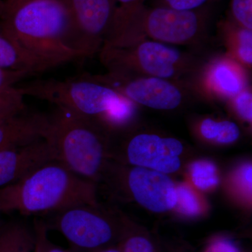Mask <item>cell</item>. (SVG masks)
Wrapping results in <instances>:
<instances>
[{"instance_id":"8","label":"cell","mask_w":252,"mask_h":252,"mask_svg":"<svg viewBox=\"0 0 252 252\" xmlns=\"http://www.w3.org/2000/svg\"><path fill=\"white\" fill-rule=\"evenodd\" d=\"M71 19L69 46L81 55L91 57L103 47L114 16L113 0H64Z\"/></svg>"},{"instance_id":"2","label":"cell","mask_w":252,"mask_h":252,"mask_svg":"<svg viewBox=\"0 0 252 252\" xmlns=\"http://www.w3.org/2000/svg\"><path fill=\"white\" fill-rule=\"evenodd\" d=\"M81 204H97L95 185L56 160L0 189V213L42 216Z\"/></svg>"},{"instance_id":"31","label":"cell","mask_w":252,"mask_h":252,"mask_svg":"<svg viewBox=\"0 0 252 252\" xmlns=\"http://www.w3.org/2000/svg\"><path fill=\"white\" fill-rule=\"evenodd\" d=\"M95 252H122L120 243L116 244L112 246L107 247Z\"/></svg>"},{"instance_id":"20","label":"cell","mask_w":252,"mask_h":252,"mask_svg":"<svg viewBox=\"0 0 252 252\" xmlns=\"http://www.w3.org/2000/svg\"><path fill=\"white\" fill-rule=\"evenodd\" d=\"M24 98L16 86L0 91V122L27 110Z\"/></svg>"},{"instance_id":"25","label":"cell","mask_w":252,"mask_h":252,"mask_svg":"<svg viewBox=\"0 0 252 252\" xmlns=\"http://www.w3.org/2000/svg\"><path fill=\"white\" fill-rule=\"evenodd\" d=\"M235 108L239 116L244 120L252 122V94L248 90L243 91L233 97Z\"/></svg>"},{"instance_id":"14","label":"cell","mask_w":252,"mask_h":252,"mask_svg":"<svg viewBox=\"0 0 252 252\" xmlns=\"http://www.w3.org/2000/svg\"><path fill=\"white\" fill-rule=\"evenodd\" d=\"M207 86L214 94L233 98L246 87V77L238 63L229 58L214 61L207 69Z\"/></svg>"},{"instance_id":"11","label":"cell","mask_w":252,"mask_h":252,"mask_svg":"<svg viewBox=\"0 0 252 252\" xmlns=\"http://www.w3.org/2000/svg\"><path fill=\"white\" fill-rule=\"evenodd\" d=\"M122 174L124 185L142 207L157 213L169 211L176 207V187L165 174L137 166Z\"/></svg>"},{"instance_id":"29","label":"cell","mask_w":252,"mask_h":252,"mask_svg":"<svg viewBox=\"0 0 252 252\" xmlns=\"http://www.w3.org/2000/svg\"><path fill=\"white\" fill-rule=\"evenodd\" d=\"M113 1L119 4V6L115 7V9L127 12H133L140 9V4L143 0H113Z\"/></svg>"},{"instance_id":"30","label":"cell","mask_w":252,"mask_h":252,"mask_svg":"<svg viewBox=\"0 0 252 252\" xmlns=\"http://www.w3.org/2000/svg\"><path fill=\"white\" fill-rule=\"evenodd\" d=\"M252 165H247L244 166L240 171V180L242 185L248 190H252Z\"/></svg>"},{"instance_id":"3","label":"cell","mask_w":252,"mask_h":252,"mask_svg":"<svg viewBox=\"0 0 252 252\" xmlns=\"http://www.w3.org/2000/svg\"><path fill=\"white\" fill-rule=\"evenodd\" d=\"M16 86L25 97L51 102L103 129L124 127L135 117V103L109 86L81 75L66 80L22 81Z\"/></svg>"},{"instance_id":"10","label":"cell","mask_w":252,"mask_h":252,"mask_svg":"<svg viewBox=\"0 0 252 252\" xmlns=\"http://www.w3.org/2000/svg\"><path fill=\"white\" fill-rule=\"evenodd\" d=\"M183 144L173 137L154 134H139L132 137L125 148L126 158L132 165L164 174L177 172L181 166L180 156Z\"/></svg>"},{"instance_id":"13","label":"cell","mask_w":252,"mask_h":252,"mask_svg":"<svg viewBox=\"0 0 252 252\" xmlns=\"http://www.w3.org/2000/svg\"><path fill=\"white\" fill-rule=\"evenodd\" d=\"M48 126V116L27 110L1 121L0 150L44 138Z\"/></svg>"},{"instance_id":"22","label":"cell","mask_w":252,"mask_h":252,"mask_svg":"<svg viewBox=\"0 0 252 252\" xmlns=\"http://www.w3.org/2000/svg\"><path fill=\"white\" fill-rule=\"evenodd\" d=\"M177 204L180 211L189 217H195L200 212V203L193 190L186 185L176 187Z\"/></svg>"},{"instance_id":"21","label":"cell","mask_w":252,"mask_h":252,"mask_svg":"<svg viewBox=\"0 0 252 252\" xmlns=\"http://www.w3.org/2000/svg\"><path fill=\"white\" fill-rule=\"evenodd\" d=\"M119 243L122 252H156L155 245L147 235L127 229Z\"/></svg>"},{"instance_id":"18","label":"cell","mask_w":252,"mask_h":252,"mask_svg":"<svg viewBox=\"0 0 252 252\" xmlns=\"http://www.w3.org/2000/svg\"><path fill=\"white\" fill-rule=\"evenodd\" d=\"M225 31L233 36V54L240 62L247 66L252 64V31L241 27L239 25L232 24L227 21L224 26Z\"/></svg>"},{"instance_id":"9","label":"cell","mask_w":252,"mask_h":252,"mask_svg":"<svg viewBox=\"0 0 252 252\" xmlns=\"http://www.w3.org/2000/svg\"><path fill=\"white\" fill-rule=\"evenodd\" d=\"M143 30L154 41L184 45L198 39L203 31V17L193 11L158 7L144 15Z\"/></svg>"},{"instance_id":"33","label":"cell","mask_w":252,"mask_h":252,"mask_svg":"<svg viewBox=\"0 0 252 252\" xmlns=\"http://www.w3.org/2000/svg\"><path fill=\"white\" fill-rule=\"evenodd\" d=\"M1 214V213H0ZM2 223V221H1V220H0V224H1V223Z\"/></svg>"},{"instance_id":"23","label":"cell","mask_w":252,"mask_h":252,"mask_svg":"<svg viewBox=\"0 0 252 252\" xmlns=\"http://www.w3.org/2000/svg\"><path fill=\"white\" fill-rule=\"evenodd\" d=\"M34 235H35V246L34 252H72L57 246L49 240L48 236L47 227L43 220H34L33 224Z\"/></svg>"},{"instance_id":"32","label":"cell","mask_w":252,"mask_h":252,"mask_svg":"<svg viewBox=\"0 0 252 252\" xmlns=\"http://www.w3.org/2000/svg\"><path fill=\"white\" fill-rule=\"evenodd\" d=\"M31 1V0H6L4 4H14L18 3L24 2V1Z\"/></svg>"},{"instance_id":"19","label":"cell","mask_w":252,"mask_h":252,"mask_svg":"<svg viewBox=\"0 0 252 252\" xmlns=\"http://www.w3.org/2000/svg\"><path fill=\"white\" fill-rule=\"evenodd\" d=\"M190 171L194 185L200 190H208L219 184L216 165L209 160L194 162L190 165Z\"/></svg>"},{"instance_id":"17","label":"cell","mask_w":252,"mask_h":252,"mask_svg":"<svg viewBox=\"0 0 252 252\" xmlns=\"http://www.w3.org/2000/svg\"><path fill=\"white\" fill-rule=\"evenodd\" d=\"M200 133L206 140L219 144H231L240 137V129L234 122L229 121L217 122L212 119L203 121L200 127Z\"/></svg>"},{"instance_id":"6","label":"cell","mask_w":252,"mask_h":252,"mask_svg":"<svg viewBox=\"0 0 252 252\" xmlns=\"http://www.w3.org/2000/svg\"><path fill=\"white\" fill-rule=\"evenodd\" d=\"M97 204H81L52 214L48 230L59 232L72 252H95L120 243L126 228L99 211Z\"/></svg>"},{"instance_id":"1","label":"cell","mask_w":252,"mask_h":252,"mask_svg":"<svg viewBox=\"0 0 252 252\" xmlns=\"http://www.w3.org/2000/svg\"><path fill=\"white\" fill-rule=\"evenodd\" d=\"M72 19L64 0L4 4L1 34L57 67L81 58L69 46Z\"/></svg>"},{"instance_id":"16","label":"cell","mask_w":252,"mask_h":252,"mask_svg":"<svg viewBox=\"0 0 252 252\" xmlns=\"http://www.w3.org/2000/svg\"><path fill=\"white\" fill-rule=\"evenodd\" d=\"M34 246L33 227L18 220L0 224V252H34Z\"/></svg>"},{"instance_id":"26","label":"cell","mask_w":252,"mask_h":252,"mask_svg":"<svg viewBox=\"0 0 252 252\" xmlns=\"http://www.w3.org/2000/svg\"><path fill=\"white\" fill-rule=\"evenodd\" d=\"M34 77L29 73L0 68V91L14 87L28 78Z\"/></svg>"},{"instance_id":"12","label":"cell","mask_w":252,"mask_h":252,"mask_svg":"<svg viewBox=\"0 0 252 252\" xmlns=\"http://www.w3.org/2000/svg\"><path fill=\"white\" fill-rule=\"evenodd\" d=\"M55 160L44 138L0 150V189L22 180L46 162Z\"/></svg>"},{"instance_id":"5","label":"cell","mask_w":252,"mask_h":252,"mask_svg":"<svg viewBox=\"0 0 252 252\" xmlns=\"http://www.w3.org/2000/svg\"><path fill=\"white\" fill-rule=\"evenodd\" d=\"M99 53L109 72L125 75L177 81L198 67L193 56L154 40L137 41L123 47L104 45Z\"/></svg>"},{"instance_id":"15","label":"cell","mask_w":252,"mask_h":252,"mask_svg":"<svg viewBox=\"0 0 252 252\" xmlns=\"http://www.w3.org/2000/svg\"><path fill=\"white\" fill-rule=\"evenodd\" d=\"M56 67L28 52L0 33V68L36 76Z\"/></svg>"},{"instance_id":"28","label":"cell","mask_w":252,"mask_h":252,"mask_svg":"<svg viewBox=\"0 0 252 252\" xmlns=\"http://www.w3.org/2000/svg\"><path fill=\"white\" fill-rule=\"evenodd\" d=\"M207 0H165L166 6L170 9L180 11H193L205 4Z\"/></svg>"},{"instance_id":"4","label":"cell","mask_w":252,"mask_h":252,"mask_svg":"<svg viewBox=\"0 0 252 252\" xmlns=\"http://www.w3.org/2000/svg\"><path fill=\"white\" fill-rule=\"evenodd\" d=\"M48 118L45 139L55 160L95 183L107 169L109 146L104 129L61 107Z\"/></svg>"},{"instance_id":"27","label":"cell","mask_w":252,"mask_h":252,"mask_svg":"<svg viewBox=\"0 0 252 252\" xmlns=\"http://www.w3.org/2000/svg\"><path fill=\"white\" fill-rule=\"evenodd\" d=\"M203 252H243L235 241L226 237H218L208 243Z\"/></svg>"},{"instance_id":"7","label":"cell","mask_w":252,"mask_h":252,"mask_svg":"<svg viewBox=\"0 0 252 252\" xmlns=\"http://www.w3.org/2000/svg\"><path fill=\"white\" fill-rule=\"evenodd\" d=\"M91 80L109 86L134 103L158 110H173L183 103L185 93L177 83L147 76L108 72L102 75L82 74Z\"/></svg>"},{"instance_id":"24","label":"cell","mask_w":252,"mask_h":252,"mask_svg":"<svg viewBox=\"0 0 252 252\" xmlns=\"http://www.w3.org/2000/svg\"><path fill=\"white\" fill-rule=\"evenodd\" d=\"M231 11L237 24L252 30V0H232Z\"/></svg>"}]
</instances>
